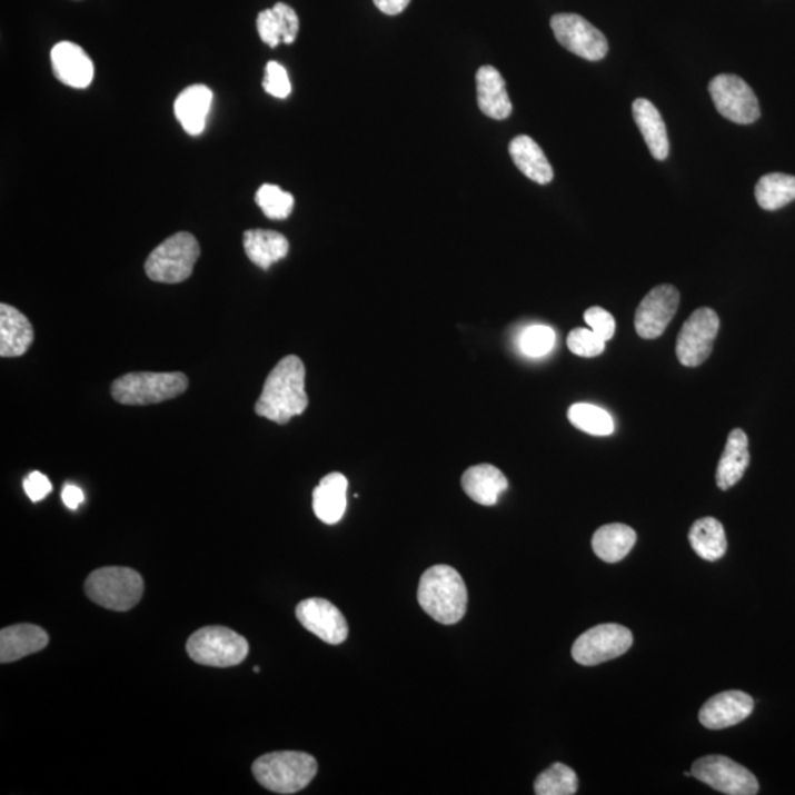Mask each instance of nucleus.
<instances>
[{
    "mask_svg": "<svg viewBox=\"0 0 795 795\" xmlns=\"http://www.w3.org/2000/svg\"><path fill=\"white\" fill-rule=\"evenodd\" d=\"M578 793V775L563 763H554L535 781V794L574 795Z\"/></svg>",
    "mask_w": 795,
    "mask_h": 795,
    "instance_id": "32",
    "label": "nucleus"
},
{
    "mask_svg": "<svg viewBox=\"0 0 795 795\" xmlns=\"http://www.w3.org/2000/svg\"><path fill=\"white\" fill-rule=\"evenodd\" d=\"M695 779L708 785L716 792L729 795H754L758 793L756 776L733 758L706 756L698 758L690 767Z\"/></svg>",
    "mask_w": 795,
    "mask_h": 795,
    "instance_id": "11",
    "label": "nucleus"
},
{
    "mask_svg": "<svg viewBox=\"0 0 795 795\" xmlns=\"http://www.w3.org/2000/svg\"><path fill=\"white\" fill-rule=\"evenodd\" d=\"M508 152L515 166L538 185L551 183L554 171L543 149L530 136L520 135L513 139Z\"/></svg>",
    "mask_w": 795,
    "mask_h": 795,
    "instance_id": "25",
    "label": "nucleus"
},
{
    "mask_svg": "<svg viewBox=\"0 0 795 795\" xmlns=\"http://www.w3.org/2000/svg\"><path fill=\"white\" fill-rule=\"evenodd\" d=\"M244 248L254 265L268 270L289 254V240L272 230H248L244 235Z\"/></svg>",
    "mask_w": 795,
    "mask_h": 795,
    "instance_id": "27",
    "label": "nucleus"
},
{
    "mask_svg": "<svg viewBox=\"0 0 795 795\" xmlns=\"http://www.w3.org/2000/svg\"><path fill=\"white\" fill-rule=\"evenodd\" d=\"M48 644L49 635L40 626L30 624L8 626L0 633V662L7 665L21 660L30 654L42 652Z\"/></svg>",
    "mask_w": 795,
    "mask_h": 795,
    "instance_id": "18",
    "label": "nucleus"
},
{
    "mask_svg": "<svg viewBox=\"0 0 795 795\" xmlns=\"http://www.w3.org/2000/svg\"><path fill=\"white\" fill-rule=\"evenodd\" d=\"M633 113L636 126L643 135L645 143L652 156L657 161H665L669 157L670 145L667 138L665 121L662 113L648 99L639 98L633 103Z\"/></svg>",
    "mask_w": 795,
    "mask_h": 795,
    "instance_id": "22",
    "label": "nucleus"
},
{
    "mask_svg": "<svg viewBox=\"0 0 795 795\" xmlns=\"http://www.w3.org/2000/svg\"><path fill=\"white\" fill-rule=\"evenodd\" d=\"M557 42L586 61H602L608 52L606 36L578 13H557L551 18Z\"/></svg>",
    "mask_w": 795,
    "mask_h": 795,
    "instance_id": "12",
    "label": "nucleus"
},
{
    "mask_svg": "<svg viewBox=\"0 0 795 795\" xmlns=\"http://www.w3.org/2000/svg\"><path fill=\"white\" fill-rule=\"evenodd\" d=\"M34 331L29 318L17 308L0 306V356L16 358L24 356L33 344Z\"/></svg>",
    "mask_w": 795,
    "mask_h": 795,
    "instance_id": "20",
    "label": "nucleus"
},
{
    "mask_svg": "<svg viewBox=\"0 0 795 795\" xmlns=\"http://www.w3.org/2000/svg\"><path fill=\"white\" fill-rule=\"evenodd\" d=\"M299 624L312 635L330 645H339L348 638V622L339 608L325 598H308L297 606Z\"/></svg>",
    "mask_w": 795,
    "mask_h": 795,
    "instance_id": "14",
    "label": "nucleus"
},
{
    "mask_svg": "<svg viewBox=\"0 0 795 795\" xmlns=\"http://www.w3.org/2000/svg\"><path fill=\"white\" fill-rule=\"evenodd\" d=\"M85 590L98 606L112 612H129L142 599L145 583L130 567H102L89 575Z\"/></svg>",
    "mask_w": 795,
    "mask_h": 795,
    "instance_id": "5",
    "label": "nucleus"
},
{
    "mask_svg": "<svg viewBox=\"0 0 795 795\" xmlns=\"http://www.w3.org/2000/svg\"><path fill=\"white\" fill-rule=\"evenodd\" d=\"M317 761L302 752H275L257 758L252 774L268 792L295 794L307 788L316 778Z\"/></svg>",
    "mask_w": 795,
    "mask_h": 795,
    "instance_id": "3",
    "label": "nucleus"
},
{
    "mask_svg": "<svg viewBox=\"0 0 795 795\" xmlns=\"http://www.w3.org/2000/svg\"><path fill=\"white\" fill-rule=\"evenodd\" d=\"M754 710V699L743 690H725L713 695L699 710L704 728L719 731L742 724Z\"/></svg>",
    "mask_w": 795,
    "mask_h": 795,
    "instance_id": "15",
    "label": "nucleus"
},
{
    "mask_svg": "<svg viewBox=\"0 0 795 795\" xmlns=\"http://www.w3.org/2000/svg\"><path fill=\"white\" fill-rule=\"evenodd\" d=\"M717 112L737 125H753L761 117V106L753 89L734 74H721L708 85Z\"/></svg>",
    "mask_w": 795,
    "mask_h": 795,
    "instance_id": "10",
    "label": "nucleus"
},
{
    "mask_svg": "<svg viewBox=\"0 0 795 795\" xmlns=\"http://www.w3.org/2000/svg\"><path fill=\"white\" fill-rule=\"evenodd\" d=\"M689 544L698 557L706 562H717L728 548L725 529L715 517H703L689 530Z\"/></svg>",
    "mask_w": 795,
    "mask_h": 795,
    "instance_id": "29",
    "label": "nucleus"
},
{
    "mask_svg": "<svg viewBox=\"0 0 795 795\" xmlns=\"http://www.w3.org/2000/svg\"><path fill=\"white\" fill-rule=\"evenodd\" d=\"M556 344V334L548 326H530L520 336L521 352L531 358L547 356Z\"/></svg>",
    "mask_w": 795,
    "mask_h": 795,
    "instance_id": "34",
    "label": "nucleus"
},
{
    "mask_svg": "<svg viewBox=\"0 0 795 795\" xmlns=\"http://www.w3.org/2000/svg\"><path fill=\"white\" fill-rule=\"evenodd\" d=\"M307 407L306 366L297 356L285 357L268 375L256 413L275 424L286 425Z\"/></svg>",
    "mask_w": 795,
    "mask_h": 795,
    "instance_id": "1",
    "label": "nucleus"
},
{
    "mask_svg": "<svg viewBox=\"0 0 795 795\" xmlns=\"http://www.w3.org/2000/svg\"><path fill=\"white\" fill-rule=\"evenodd\" d=\"M719 316L712 308H698L688 320L676 340V357L685 367H698L712 356L713 345L719 334Z\"/></svg>",
    "mask_w": 795,
    "mask_h": 795,
    "instance_id": "9",
    "label": "nucleus"
},
{
    "mask_svg": "<svg viewBox=\"0 0 795 795\" xmlns=\"http://www.w3.org/2000/svg\"><path fill=\"white\" fill-rule=\"evenodd\" d=\"M749 465L748 438L743 429H734L726 440L724 454L716 470V484L728 490L743 479Z\"/></svg>",
    "mask_w": 795,
    "mask_h": 795,
    "instance_id": "26",
    "label": "nucleus"
},
{
    "mask_svg": "<svg viewBox=\"0 0 795 795\" xmlns=\"http://www.w3.org/2000/svg\"><path fill=\"white\" fill-rule=\"evenodd\" d=\"M372 2L386 16H398V13L406 11L411 0H372Z\"/></svg>",
    "mask_w": 795,
    "mask_h": 795,
    "instance_id": "40",
    "label": "nucleus"
},
{
    "mask_svg": "<svg viewBox=\"0 0 795 795\" xmlns=\"http://www.w3.org/2000/svg\"><path fill=\"white\" fill-rule=\"evenodd\" d=\"M201 256L197 238L188 231H179L153 249L145 262V271L157 284L176 285L192 276Z\"/></svg>",
    "mask_w": 795,
    "mask_h": 795,
    "instance_id": "6",
    "label": "nucleus"
},
{
    "mask_svg": "<svg viewBox=\"0 0 795 795\" xmlns=\"http://www.w3.org/2000/svg\"><path fill=\"white\" fill-rule=\"evenodd\" d=\"M636 531L628 525L602 526L593 536L595 556L606 563H619L634 548Z\"/></svg>",
    "mask_w": 795,
    "mask_h": 795,
    "instance_id": "28",
    "label": "nucleus"
},
{
    "mask_svg": "<svg viewBox=\"0 0 795 795\" xmlns=\"http://www.w3.org/2000/svg\"><path fill=\"white\" fill-rule=\"evenodd\" d=\"M24 490L31 501L39 503L52 493V484L48 476L40 474V471H33V474L26 477Z\"/></svg>",
    "mask_w": 795,
    "mask_h": 795,
    "instance_id": "38",
    "label": "nucleus"
},
{
    "mask_svg": "<svg viewBox=\"0 0 795 795\" xmlns=\"http://www.w3.org/2000/svg\"><path fill=\"white\" fill-rule=\"evenodd\" d=\"M477 106L486 117L506 120L511 116L513 106L508 97L506 81L501 72L493 66L479 68L476 74Z\"/></svg>",
    "mask_w": 795,
    "mask_h": 795,
    "instance_id": "17",
    "label": "nucleus"
},
{
    "mask_svg": "<svg viewBox=\"0 0 795 795\" xmlns=\"http://www.w3.org/2000/svg\"><path fill=\"white\" fill-rule=\"evenodd\" d=\"M62 501L70 510H77L80 504L85 501L83 490L76 485H66L62 489Z\"/></svg>",
    "mask_w": 795,
    "mask_h": 795,
    "instance_id": "39",
    "label": "nucleus"
},
{
    "mask_svg": "<svg viewBox=\"0 0 795 795\" xmlns=\"http://www.w3.org/2000/svg\"><path fill=\"white\" fill-rule=\"evenodd\" d=\"M183 372H129L113 380L112 398L122 406H151L180 397L188 389Z\"/></svg>",
    "mask_w": 795,
    "mask_h": 795,
    "instance_id": "4",
    "label": "nucleus"
},
{
    "mask_svg": "<svg viewBox=\"0 0 795 795\" xmlns=\"http://www.w3.org/2000/svg\"><path fill=\"white\" fill-rule=\"evenodd\" d=\"M348 479L342 474H330L320 480L312 493V508L322 524L336 525L347 511Z\"/></svg>",
    "mask_w": 795,
    "mask_h": 795,
    "instance_id": "19",
    "label": "nucleus"
},
{
    "mask_svg": "<svg viewBox=\"0 0 795 795\" xmlns=\"http://www.w3.org/2000/svg\"><path fill=\"white\" fill-rule=\"evenodd\" d=\"M756 201L763 210H781L795 201V177L784 172L763 176L756 185Z\"/></svg>",
    "mask_w": 795,
    "mask_h": 795,
    "instance_id": "30",
    "label": "nucleus"
},
{
    "mask_svg": "<svg viewBox=\"0 0 795 795\" xmlns=\"http://www.w3.org/2000/svg\"><path fill=\"white\" fill-rule=\"evenodd\" d=\"M567 347L575 356L594 358L602 356L604 348H606V340L599 338L594 330L578 327L567 336Z\"/></svg>",
    "mask_w": 795,
    "mask_h": 795,
    "instance_id": "35",
    "label": "nucleus"
},
{
    "mask_svg": "<svg viewBox=\"0 0 795 795\" xmlns=\"http://www.w3.org/2000/svg\"><path fill=\"white\" fill-rule=\"evenodd\" d=\"M256 202L265 216L271 220H285L294 211V197L276 185H262L256 195Z\"/></svg>",
    "mask_w": 795,
    "mask_h": 795,
    "instance_id": "33",
    "label": "nucleus"
},
{
    "mask_svg": "<svg viewBox=\"0 0 795 795\" xmlns=\"http://www.w3.org/2000/svg\"><path fill=\"white\" fill-rule=\"evenodd\" d=\"M634 635L625 626L604 624L586 630L575 640L572 656L583 666H597L624 656L633 647Z\"/></svg>",
    "mask_w": 795,
    "mask_h": 795,
    "instance_id": "8",
    "label": "nucleus"
},
{
    "mask_svg": "<svg viewBox=\"0 0 795 795\" xmlns=\"http://www.w3.org/2000/svg\"><path fill=\"white\" fill-rule=\"evenodd\" d=\"M211 103L212 92L210 88L203 85L190 86L176 99V118L189 135H201L206 129Z\"/></svg>",
    "mask_w": 795,
    "mask_h": 795,
    "instance_id": "24",
    "label": "nucleus"
},
{
    "mask_svg": "<svg viewBox=\"0 0 795 795\" xmlns=\"http://www.w3.org/2000/svg\"><path fill=\"white\" fill-rule=\"evenodd\" d=\"M680 302L679 290L672 285H660L649 290L635 312L636 334L643 339H657L674 320Z\"/></svg>",
    "mask_w": 795,
    "mask_h": 795,
    "instance_id": "13",
    "label": "nucleus"
},
{
    "mask_svg": "<svg viewBox=\"0 0 795 795\" xmlns=\"http://www.w3.org/2000/svg\"><path fill=\"white\" fill-rule=\"evenodd\" d=\"M52 70L63 85L85 89L92 83L95 67L89 54L71 42L54 44L51 52Z\"/></svg>",
    "mask_w": 795,
    "mask_h": 795,
    "instance_id": "16",
    "label": "nucleus"
},
{
    "mask_svg": "<svg viewBox=\"0 0 795 795\" xmlns=\"http://www.w3.org/2000/svg\"><path fill=\"white\" fill-rule=\"evenodd\" d=\"M262 88H265L268 95L271 97L285 99L288 98L290 92H292V85H290L288 71L279 62L270 61L266 67V77L262 81Z\"/></svg>",
    "mask_w": 795,
    "mask_h": 795,
    "instance_id": "36",
    "label": "nucleus"
},
{
    "mask_svg": "<svg viewBox=\"0 0 795 795\" xmlns=\"http://www.w3.org/2000/svg\"><path fill=\"white\" fill-rule=\"evenodd\" d=\"M465 493L480 506H495L499 495L508 488L507 477L503 471L490 465L470 467L461 477Z\"/></svg>",
    "mask_w": 795,
    "mask_h": 795,
    "instance_id": "23",
    "label": "nucleus"
},
{
    "mask_svg": "<svg viewBox=\"0 0 795 795\" xmlns=\"http://www.w3.org/2000/svg\"><path fill=\"white\" fill-rule=\"evenodd\" d=\"M567 417L576 429L593 436H608L615 431V421L606 410L593 404H574L567 411Z\"/></svg>",
    "mask_w": 795,
    "mask_h": 795,
    "instance_id": "31",
    "label": "nucleus"
},
{
    "mask_svg": "<svg viewBox=\"0 0 795 795\" xmlns=\"http://www.w3.org/2000/svg\"><path fill=\"white\" fill-rule=\"evenodd\" d=\"M585 321L589 326L590 330L599 336L603 340L613 339L616 334V321L615 317L610 312L604 310L602 307H590L589 310L585 311Z\"/></svg>",
    "mask_w": 795,
    "mask_h": 795,
    "instance_id": "37",
    "label": "nucleus"
},
{
    "mask_svg": "<svg viewBox=\"0 0 795 795\" xmlns=\"http://www.w3.org/2000/svg\"><path fill=\"white\" fill-rule=\"evenodd\" d=\"M417 598L431 619L443 625H456L466 615L469 594L465 580L454 567L438 565L421 576Z\"/></svg>",
    "mask_w": 795,
    "mask_h": 795,
    "instance_id": "2",
    "label": "nucleus"
},
{
    "mask_svg": "<svg viewBox=\"0 0 795 795\" xmlns=\"http://www.w3.org/2000/svg\"><path fill=\"white\" fill-rule=\"evenodd\" d=\"M186 649L198 665L233 667L248 657L249 644L242 635L225 626H207L190 635Z\"/></svg>",
    "mask_w": 795,
    "mask_h": 795,
    "instance_id": "7",
    "label": "nucleus"
},
{
    "mask_svg": "<svg viewBox=\"0 0 795 795\" xmlns=\"http://www.w3.org/2000/svg\"><path fill=\"white\" fill-rule=\"evenodd\" d=\"M257 27L262 42L270 48H277L280 42L286 44L295 42L299 31V20L297 12L289 4L279 2L271 9L258 13Z\"/></svg>",
    "mask_w": 795,
    "mask_h": 795,
    "instance_id": "21",
    "label": "nucleus"
}]
</instances>
